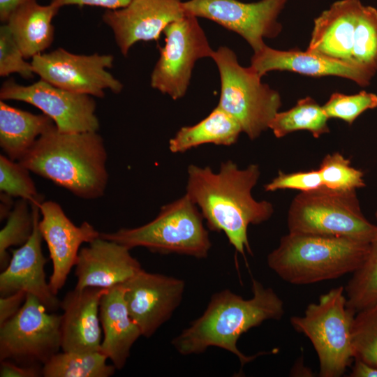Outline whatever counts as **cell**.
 <instances>
[{"instance_id": "cell-34", "label": "cell", "mask_w": 377, "mask_h": 377, "mask_svg": "<svg viewBox=\"0 0 377 377\" xmlns=\"http://www.w3.org/2000/svg\"><path fill=\"white\" fill-rule=\"evenodd\" d=\"M322 106L329 119H340L350 125L366 110L377 108V95L366 91L353 95L334 92Z\"/></svg>"}, {"instance_id": "cell-33", "label": "cell", "mask_w": 377, "mask_h": 377, "mask_svg": "<svg viewBox=\"0 0 377 377\" xmlns=\"http://www.w3.org/2000/svg\"><path fill=\"white\" fill-rule=\"evenodd\" d=\"M29 170L18 161L7 156H0V191L10 196L28 201L30 205H40L44 201L37 191Z\"/></svg>"}, {"instance_id": "cell-7", "label": "cell", "mask_w": 377, "mask_h": 377, "mask_svg": "<svg viewBox=\"0 0 377 377\" xmlns=\"http://www.w3.org/2000/svg\"><path fill=\"white\" fill-rule=\"evenodd\" d=\"M288 232L350 238L369 243L377 233L360 208L356 191H338L324 186L300 192L292 200L287 217Z\"/></svg>"}, {"instance_id": "cell-6", "label": "cell", "mask_w": 377, "mask_h": 377, "mask_svg": "<svg viewBox=\"0 0 377 377\" xmlns=\"http://www.w3.org/2000/svg\"><path fill=\"white\" fill-rule=\"evenodd\" d=\"M355 312L346 303L344 287L331 289L309 304L301 316L290 322L312 343L319 362V376L340 377L354 360L352 326Z\"/></svg>"}, {"instance_id": "cell-41", "label": "cell", "mask_w": 377, "mask_h": 377, "mask_svg": "<svg viewBox=\"0 0 377 377\" xmlns=\"http://www.w3.org/2000/svg\"><path fill=\"white\" fill-rule=\"evenodd\" d=\"M350 376L351 377H377V367L370 365L360 360L354 359V363Z\"/></svg>"}, {"instance_id": "cell-4", "label": "cell", "mask_w": 377, "mask_h": 377, "mask_svg": "<svg viewBox=\"0 0 377 377\" xmlns=\"http://www.w3.org/2000/svg\"><path fill=\"white\" fill-rule=\"evenodd\" d=\"M369 243L341 237L288 232L267 257L284 281L309 285L353 274L364 261Z\"/></svg>"}, {"instance_id": "cell-21", "label": "cell", "mask_w": 377, "mask_h": 377, "mask_svg": "<svg viewBox=\"0 0 377 377\" xmlns=\"http://www.w3.org/2000/svg\"><path fill=\"white\" fill-rule=\"evenodd\" d=\"M363 6L360 0L333 3L315 19L306 51L354 64V34Z\"/></svg>"}, {"instance_id": "cell-5", "label": "cell", "mask_w": 377, "mask_h": 377, "mask_svg": "<svg viewBox=\"0 0 377 377\" xmlns=\"http://www.w3.org/2000/svg\"><path fill=\"white\" fill-rule=\"evenodd\" d=\"M198 207L185 193L162 206L158 215L141 226L100 232L101 238L131 249L145 247L150 251L207 258L212 247L208 230Z\"/></svg>"}, {"instance_id": "cell-22", "label": "cell", "mask_w": 377, "mask_h": 377, "mask_svg": "<svg viewBox=\"0 0 377 377\" xmlns=\"http://www.w3.org/2000/svg\"><path fill=\"white\" fill-rule=\"evenodd\" d=\"M124 292L123 284L109 288L103 295L99 306L103 332L101 352L118 370L124 367L132 346L142 336L139 327L129 314Z\"/></svg>"}, {"instance_id": "cell-14", "label": "cell", "mask_w": 377, "mask_h": 377, "mask_svg": "<svg viewBox=\"0 0 377 377\" xmlns=\"http://www.w3.org/2000/svg\"><path fill=\"white\" fill-rule=\"evenodd\" d=\"M123 285L129 314L147 338L171 318L185 290L182 279L143 269Z\"/></svg>"}, {"instance_id": "cell-36", "label": "cell", "mask_w": 377, "mask_h": 377, "mask_svg": "<svg viewBox=\"0 0 377 377\" xmlns=\"http://www.w3.org/2000/svg\"><path fill=\"white\" fill-rule=\"evenodd\" d=\"M323 186V181L318 169L285 173L279 171L278 175L264 186L265 191L292 189L300 192L309 191Z\"/></svg>"}, {"instance_id": "cell-37", "label": "cell", "mask_w": 377, "mask_h": 377, "mask_svg": "<svg viewBox=\"0 0 377 377\" xmlns=\"http://www.w3.org/2000/svg\"><path fill=\"white\" fill-rule=\"evenodd\" d=\"M42 376V367L38 364H22L10 360L1 361V377H38Z\"/></svg>"}, {"instance_id": "cell-29", "label": "cell", "mask_w": 377, "mask_h": 377, "mask_svg": "<svg viewBox=\"0 0 377 377\" xmlns=\"http://www.w3.org/2000/svg\"><path fill=\"white\" fill-rule=\"evenodd\" d=\"M352 61L370 78L377 71V10L364 6L358 17L353 40Z\"/></svg>"}, {"instance_id": "cell-1", "label": "cell", "mask_w": 377, "mask_h": 377, "mask_svg": "<svg viewBox=\"0 0 377 377\" xmlns=\"http://www.w3.org/2000/svg\"><path fill=\"white\" fill-rule=\"evenodd\" d=\"M260 176L258 165L239 168L231 160L222 162L217 172L194 164L187 168L186 194L198 207L208 228L223 232L244 256L246 251L251 253L249 225L267 221L274 211L270 202L257 200L252 195Z\"/></svg>"}, {"instance_id": "cell-30", "label": "cell", "mask_w": 377, "mask_h": 377, "mask_svg": "<svg viewBox=\"0 0 377 377\" xmlns=\"http://www.w3.org/2000/svg\"><path fill=\"white\" fill-rule=\"evenodd\" d=\"M30 203L19 199L7 217V222L0 231V266L5 269L10 260L8 250L13 246H22L31 237L34 228V216Z\"/></svg>"}, {"instance_id": "cell-42", "label": "cell", "mask_w": 377, "mask_h": 377, "mask_svg": "<svg viewBox=\"0 0 377 377\" xmlns=\"http://www.w3.org/2000/svg\"><path fill=\"white\" fill-rule=\"evenodd\" d=\"M0 198V219L1 221H2L7 219L13 209L15 203L12 200L13 197L5 193L1 192Z\"/></svg>"}, {"instance_id": "cell-25", "label": "cell", "mask_w": 377, "mask_h": 377, "mask_svg": "<svg viewBox=\"0 0 377 377\" xmlns=\"http://www.w3.org/2000/svg\"><path fill=\"white\" fill-rule=\"evenodd\" d=\"M241 133L239 124L216 106L198 123L181 127L169 140V149L176 154L205 144L230 146L236 143Z\"/></svg>"}, {"instance_id": "cell-12", "label": "cell", "mask_w": 377, "mask_h": 377, "mask_svg": "<svg viewBox=\"0 0 377 377\" xmlns=\"http://www.w3.org/2000/svg\"><path fill=\"white\" fill-rule=\"evenodd\" d=\"M288 0H188L183 1L186 14L212 20L242 36L258 52L266 45L264 38L276 37L282 26L277 17Z\"/></svg>"}, {"instance_id": "cell-18", "label": "cell", "mask_w": 377, "mask_h": 377, "mask_svg": "<svg viewBox=\"0 0 377 377\" xmlns=\"http://www.w3.org/2000/svg\"><path fill=\"white\" fill-rule=\"evenodd\" d=\"M130 250L100 236L82 247L75 265V288L109 289L126 283L142 269Z\"/></svg>"}, {"instance_id": "cell-3", "label": "cell", "mask_w": 377, "mask_h": 377, "mask_svg": "<svg viewBox=\"0 0 377 377\" xmlns=\"http://www.w3.org/2000/svg\"><path fill=\"white\" fill-rule=\"evenodd\" d=\"M107 157L97 132L62 133L54 125L18 162L78 198L94 200L103 196L107 187Z\"/></svg>"}, {"instance_id": "cell-28", "label": "cell", "mask_w": 377, "mask_h": 377, "mask_svg": "<svg viewBox=\"0 0 377 377\" xmlns=\"http://www.w3.org/2000/svg\"><path fill=\"white\" fill-rule=\"evenodd\" d=\"M346 303L355 313L377 303V233L367 256L344 286Z\"/></svg>"}, {"instance_id": "cell-40", "label": "cell", "mask_w": 377, "mask_h": 377, "mask_svg": "<svg viewBox=\"0 0 377 377\" xmlns=\"http://www.w3.org/2000/svg\"><path fill=\"white\" fill-rule=\"evenodd\" d=\"M34 0H0V20L5 24L20 7Z\"/></svg>"}, {"instance_id": "cell-15", "label": "cell", "mask_w": 377, "mask_h": 377, "mask_svg": "<svg viewBox=\"0 0 377 377\" xmlns=\"http://www.w3.org/2000/svg\"><path fill=\"white\" fill-rule=\"evenodd\" d=\"M186 15L182 0H131L123 8L106 10L102 19L126 57L134 44L158 41L170 24Z\"/></svg>"}, {"instance_id": "cell-19", "label": "cell", "mask_w": 377, "mask_h": 377, "mask_svg": "<svg viewBox=\"0 0 377 377\" xmlns=\"http://www.w3.org/2000/svg\"><path fill=\"white\" fill-rule=\"evenodd\" d=\"M106 288H87L68 292L60 303L61 349L66 352H101L99 306Z\"/></svg>"}, {"instance_id": "cell-23", "label": "cell", "mask_w": 377, "mask_h": 377, "mask_svg": "<svg viewBox=\"0 0 377 377\" xmlns=\"http://www.w3.org/2000/svg\"><path fill=\"white\" fill-rule=\"evenodd\" d=\"M59 8L31 1L15 10L5 23L25 59L43 53L54 40L52 20Z\"/></svg>"}, {"instance_id": "cell-9", "label": "cell", "mask_w": 377, "mask_h": 377, "mask_svg": "<svg viewBox=\"0 0 377 377\" xmlns=\"http://www.w3.org/2000/svg\"><path fill=\"white\" fill-rule=\"evenodd\" d=\"M27 294L20 311L0 326V360L42 366L61 348V315Z\"/></svg>"}, {"instance_id": "cell-13", "label": "cell", "mask_w": 377, "mask_h": 377, "mask_svg": "<svg viewBox=\"0 0 377 377\" xmlns=\"http://www.w3.org/2000/svg\"><path fill=\"white\" fill-rule=\"evenodd\" d=\"M0 99L35 106L50 117L62 133L97 132L100 126L93 96L59 88L41 79L27 86L9 79L1 87Z\"/></svg>"}, {"instance_id": "cell-39", "label": "cell", "mask_w": 377, "mask_h": 377, "mask_svg": "<svg viewBox=\"0 0 377 377\" xmlns=\"http://www.w3.org/2000/svg\"><path fill=\"white\" fill-rule=\"evenodd\" d=\"M131 0H51L50 3L58 8L65 6H91L116 10L126 6Z\"/></svg>"}, {"instance_id": "cell-35", "label": "cell", "mask_w": 377, "mask_h": 377, "mask_svg": "<svg viewBox=\"0 0 377 377\" xmlns=\"http://www.w3.org/2000/svg\"><path fill=\"white\" fill-rule=\"evenodd\" d=\"M17 73L23 78L31 79L35 74L33 66L26 61L6 24L0 27V76Z\"/></svg>"}, {"instance_id": "cell-2", "label": "cell", "mask_w": 377, "mask_h": 377, "mask_svg": "<svg viewBox=\"0 0 377 377\" xmlns=\"http://www.w3.org/2000/svg\"><path fill=\"white\" fill-rule=\"evenodd\" d=\"M251 290L249 299L228 289L214 293L203 313L172 340L173 347L183 355L218 347L234 354L242 367L269 353L246 355L237 348L244 333L265 320H280L285 314L283 301L272 288L253 279Z\"/></svg>"}, {"instance_id": "cell-43", "label": "cell", "mask_w": 377, "mask_h": 377, "mask_svg": "<svg viewBox=\"0 0 377 377\" xmlns=\"http://www.w3.org/2000/svg\"><path fill=\"white\" fill-rule=\"evenodd\" d=\"M375 217H376V219L377 221V209H376V213H375Z\"/></svg>"}, {"instance_id": "cell-11", "label": "cell", "mask_w": 377, "mask_h": 377, "mask_svg": "<svg viewBox=\"0 0 377 377\" xmlns=\"http://www.w3.org/2000/svg\"><path fill=\"white\" fill-rule=\"evenodd\" d=\"M111 54H77L59 47L31 59L35 74L59 88L93 97L103 98L105 91L119 94L122 83L108 69L113 66Z\"/></svg>"}, {"instance_id": "cell-8", "label": "cell", "mask_w": 377, "mask_h": 377, "mask_svg": "<svg viewBox=\"0 0 377 377\" xmlns=\"http://www.w3.org/2000/svg\"><path fill=\"white\" fill-rule=\"evenodd\" d=\"M220 76L221 91L218 105L241 126L251 140L257 139L281 106L280 94L249 66L243 67L230 48L221 46L211 57Z\"/></svg>"}, {"instance_id": "cell-24", "label": "cell", "mask_w": 377, "mask_h": 377, "mask_svg": "<svg viewBox=\"0 0 377 377\" xmlns=\"http://www.w3.org/2000/svg\"><path fill=\"white\" fill-rule=\"evenodd\" d=\"M54 125L44 113L33 114L0 101V146L13 161L21 160L38 138Z\"/></svg>"}, {"instance_id": "cell-20", "label": "cell", "mask_w": 377, "mask_h": 377, "mask_svg": "<svg viewBox=\"0 0 377 377\" xmlns=\"http://www.w3.org/2000/svg\"><path fill=\"white\" fill-rule=\"evenodd\" d=\"M249 67L260 77L272 71H288L311 77H342L354 81L360 87L369 85L371 80L353 63L306 50H279L267 45L253 53Z\"/></svg>"}, {"instance_id": "cell-38", "label": "cell", "mask_w": 377, "mask_h": 377, "mask_svg": "<svg viewBox=\"0 0 377 377\" xmlns=\"http://www.w3.org/2000/svg\"><path fill=\"white\" fill-rule=\"evenodd\" d=\"M27 293L18 291L0 297V326L13 318L22 307Z\"/></svg>"}, {"instance_id": "cell-31", "label": "cell", "mask_w": 377, "mask_h": 377, "mask_svg": "<svg viewBox=\"0 0 377 377\" xmlns=\"http://www.w3.org/2000/svg\"><path fill=\"white\" fill-rule=\"evenodd\" d=\"M352 346L354 359L377 367V303L356 312Z\"/></svg>"}, {"instance_id": "cell-27", "label": "cell", "mask_w": 377, "mask_h": 377, "mask_svg": "<svg viewBox=\"0 0 377 377\" xmlns=\"http://www.w3.org/2000/svg\"><path fill=\"white\" fill-rule=\"evenodd\" d=\"M108 357L101 352L57 353L43 366L44 377H109L115 367L107 364Z\"/></svg>"}, {"instance_id": "cell-32", "label": "cell", "mask_w": 377, "mask_h": 377, "mask_svg": "<svg viewBox=\"0 0 377 377\" xmlns=\"http://www.w3.org/2000/svg\"><path fill=\"white\" fill-rule=\"evenodd\" d=\"M323 186L338 191H353L365 186L364 173L350 165L339 152L328 154L318 168Z\"/></svg>"}, {"instance_id": "cell-26", "label": "cell", "mask_w": 377, "mask_h": 377, "mask_svg": "<svg viewBox=\"0 0 377 377\" xmlns=\"http://www.w3.org/2000/svg\"><path fill=\"white\" fill-rule=\"evenodd\" d=\"M329 118L313 98L305 97L298 100L294 107L278 112L271 121L269 128L277 138L297 131H308L315 138L328 133Z\"/></svg>"}, {"instance_id": "cell-16", "label": "cell", "mask_w": 377, "mask_h": 377, "mask_svg": "<svg viewBox=\"0 0 377 377\" xmlns=\"http://www.w3.org/2000/svg\"><path fill=\"white\" fill-rule=\"evenodd\" d=\"M39 209L42 219L39 220L38 228L52 263L48 283L57 295L75 265L80 246L93 242L100 236V232L87 221L75 226L54 201H43Z\"/></svg>"}, {"instance_id": "cell-10", "label": "cell", "mask_w": 377, "mask_h": 377, "mask_svg": "<svg viewBox=\"0 0 377 377\" xmlns=\"http://www.w3.org/2000/svg\"><path fill=\"white\" fill-rule=\"evenodd\" d=\"M165 44L151 74V86L173 100L182 98L189 86L195 62L212 57L211 48L198 17L186 14L163 31Z\"/></svg>"}, {"instance_id": "cell-17", "label": "cell", "mask_w": 377, "mask_h": 377, "mask_svg": "<svg viewBox=\"0 0 377 377\" xmlns=\"http://www.w3.org/2000/svg\"><path fill=\"white\" fill-rule=\"evenodd\" d=\"M31 209L34 216L32 234L26 243L11 251L9 263L0 274V294L4 296L24 291L35 296L52 311L60 307L61 302L46 281L45 265L47 260L42 251L39 206L31 205Z\"/></svg>"}]
</instances>
